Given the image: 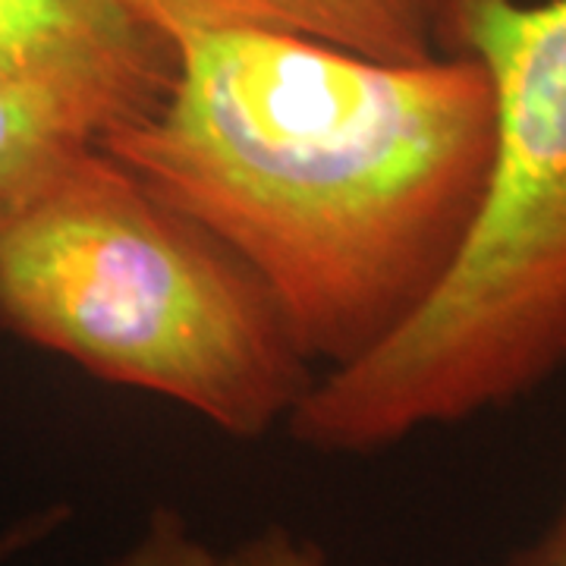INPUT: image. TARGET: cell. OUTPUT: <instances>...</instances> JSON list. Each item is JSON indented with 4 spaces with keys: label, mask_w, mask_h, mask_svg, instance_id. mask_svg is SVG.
Wrapping results in <instances>:
<instances>
[{
    "label": "cell",
    "mask_w": 566,
    "mask_h": 566,
    "mask_svg": "<svg viewBox=\"0 0 566 566\" xmlns=\"http://www.w3.org/2000/svg\"><path fill=\"white\" fill-rule=\"evenodd\" d=\"M107 566H223V554L199 538L177 506L148 510L139 535Z\"/></svg>",
    "instance_id": "obj_7"
},
{
    "label": "cell",
    "mask_w": 566,
    "mask_h": 566,
    "mask_svg": "<svg viewBox=\"0 0 566 566\" xmlns=\"http://www.w3.org/2000/svg\"><path fill=\"white\" fill-rule=\"evenodd\" d=\"M174 54L158 107L102 151L249 264L308 363L368 356L472 230L491 158L482 66L274 32L182 35Z\"/></svg>",
    "instance_id": "obj_1"
},
{
    "label": "cell",
    "mask_w": 566,
    "mask_h": 566,
    "mask_svg": "<svg viewBox=\"0 0 566 566\" xmlns=\"http://www.w3.org/2000/svg\"><path fill=\"white\" fill-rule=\"evenodd\" d=\"M164 41L208 32H274L363 57L431 61L441 51L447 0H126Z\"/></svg>",
    "instance_id": "obj_5"
},
{
    "label": "cell",
    "mask_w": 566,
    "mask_h": 566,
    "mask_svg": "<svg viewBox=\"0 0 566 566\" xmlns=\"http://www.w3.org/2000/svg\"><path fill=\"white\" fill-rule=\"evenodd\" d=\"M501 566H566V488L545 526L528 542L513 547Z\"/></svg>",
    "instance_id": "obj_10"
},
{
    "label": "cell",
    "mask_w": 566,
    "mask_h": 566,
    "mask_svg": "<svg viewBox=\"0 0 566 566\" xmlns=\"http://www.w3.org/2000/svg\"><path fill=\"white\" fill-rule=\"evenodd\" d=\"M441 51L482 66L491 158L453 268L385 344L315 375L296 444L368 457L566 371V0H447Z\"/></svg>",
    "instance_id": "obj_2"
},
{
    "label": "cell",
    "mask_w": 566,
    "mask_h": 566,
    "mask_svg": "<svg viewBox=\"0 0 566 566\" xmlns=\"http://www.w3.org/2000/svg\"><path fill=\"white\" fill-rule=\"evenodd\" d=\"M70 516H73V510L66 504H51L32 510V513L20 516L17 523L0 528V566L10 564L13 557H20L32 547H39L51 535H57L70 523Z\"/></svg>",
    "instance_id": "obj_9"
},
{
    "label": "cell",
    "mask_w": 566,
    "mask_h": 566,
    "mask_svg": "<svg viewBox=\"0 0 566 566\" xmlns=\"http://www.w3.org/2000/svg\"><path fill=\"white\" fill-rule=\"evenodd\" d=\"M98 145V133L61 98L0 80V227L48 196Z\"/></svg>",
    "instance_id": "obj_6"
},
{
    "label": "cell",
    "mask_w": 566,
    "mask_h": 566,
    "mask_svg": "<svg viewBox=\"0 0 566 566\" xmlns=\"http://www.w3.org/2000/svg\"><path fill=\"white\" fill-rule=\"evenodd\" d=\"M174 70L126 0H0V80L61 98L98 139L158 107Z\"/></svg>",
    "instance_id": "obj_4"
},
{
    "label": "cell",
    "mask_w": 566,
    "mask_h": 566,
    "mask_svg": "<svg viewBox=\"0 0 566 566\" xmlns=\"http://www.w3.org/2000/svg\"><path fill=\"white\" fill-rule=\"evenodd\" d=\"M0 331L259 441L315 381L281 305L95 145L0 227Z\"/></svg>",
    "instance_id": "obj_3"
},
{
    "label": "cell",
    "mask_w": 566,
    "mask_h": 566,
    "mask_svg": "<svg viewBox=\"0 0 566 566\" xmlns=\"http://www.w3.org/2000/svg\"><path fill=\"white\" fill-rule=\"evenodd\" d=\"M223 566H331V560L315 538L296 535L281 523H268L230 547L223 554Z\"/></svg>",
    "instance_id": "obj_8"
}]
</instances>
